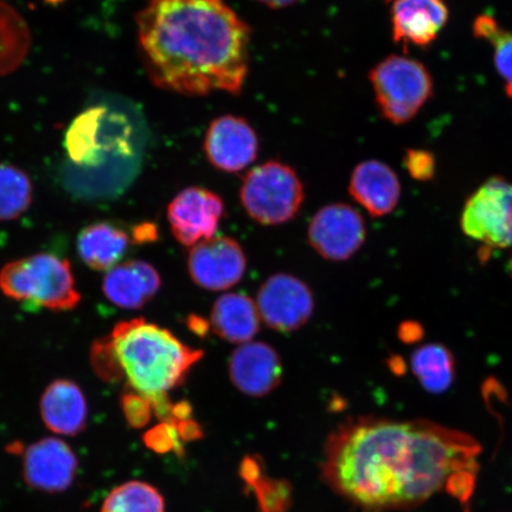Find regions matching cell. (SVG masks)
I'll use <instances>...</instances> for the list:
<instances>
[{"label":"cell","mask_w":512,"mask_h":512,"mask_svg":"<svg viewBox=\"0 0 512 512\" xmlns=\"http://www.w3.org/2000/svg\"><path fill=\"white\" fill-rule=\"evenodd\" d=\"M462 229L485 246H512V184L498 177L485 182L465 204Z\"/></svg>","instance_id":"ba28073f"},{"label":"cell","mask_w":512,"mask_h":512,"mask_svg":"<svg viewBox=\"0 0 512 512\" xmlns=\"http://www.w3.org/2000/svg\"><path fill=\"white\" fill-rule=\"evenodd\" d=\"M204 151L214 168L235 174L247 169L258 157L259 140L247 120L223 115L210 124Z\"/></svg>","instance_id":"5bb4252c"},{"label":"cell","mask_w":512,"mask_h":512,"mask_svg":"<svg viewBox=\"0 0 512 512\" xmlns=\"http://www.w3.org/2000/svg\"><path fill=\"white\" fill-rule=\"evenodd\" d=\"M349 192L373 217L386 216L398 206L401 185L393 169L379 160L358 164L352 172Z\"/></svg>","instance_id":"e0dca14e"},{"label":"cell","mask_w":512,"mask_h":512,"mask_svg":"<svg viewBox=\"0 0 512 512\" xmlns=\"http://www.w3.org/2000/svg\"><path fill=\"white\" fill-rule=\"evenodd\" d=\"M411 366L422 386L435 394L450 388L456 370L451 351L440 344H428L415 350Z\"/></svg>","instance_id":"603a6c76"},{"label":"cell","mask_w":512,"mask_h":512,"mask_svg":"<svg viewBox=\"0 0 512 512\" xmlns=\"http://www.w3.org/2000/svg\"><path fill=\"white\" fill-rule=\"evenodd\" d=\"M120 405L127 424L133 428L145 427L155 412L151 401L131 387L121 395Z\"/></svg>","instance_id":"f1b7e54d"},{"label":"cell","mask_w":512,"mask_h":512,"mask_svg":"<svg viewBox=\"0 0 512 512\" xmlns=\"http://www.w3.org/2000/svg\"><path fill=\"white\" fill-rule=\"evenodd\" d=\"M511 273H512V260H511Z\"/></svg>","instance_id":"8d00e7d4"},{"label":"cell","mask_w":512,"mask_h":512,"mask_svg":"<svg viewBox=\"0 0 512 512\" xmlns=\"http://www.w3.org/2000/svg\"><path fill=\"white\" fill-rule=\"evenodd\" d=\"M189 329L198 337H204L208 334L209 323L201 317L191 315L188 318Z\"/></svg>","instance_id":"e575fe53"},{"label":"cell","mask_w":512,"mask_h":512,"mask_svg":"<svg viewBox=\"0 0 512 512\" xmlns=\"http://www.w3.org/2000/svg\"><path fill=\"white\" fill-rule=\"evenodd\" d=\"M101 512H165V499L155 486L132 480L108 494Z\"/></svg>","instance_id":"cb8c5ba5"},{"label":"cell","mask_w":512,"mask_h":512,"mask_svg":"<svg viewBox=\"0 0 512 512\" xmlns=\"http://www.w3.org/2000/svg\"><path fill=\"white\" fill-rule=\"evenodd\" d=\"M224 213L222 198L215 192L191 187L171 201L168 221L175 239L185 247L214 238Z\"/></svg>","instance_id":"7c38bea8"},{"label":"cell","mask_w":512,"mask_h":512,"mask_svg":"<svg viewBox=\"0 0 512 512\" xmlns=\"http://www.w3.org/2000/svg\"><path fill=\"white\" fill-rule=\"evenodd\" d=\"M79 462L63 440L44 438L31 444L23 457V477L30 488L59 494L74 483Z\"/></svg>","instance_id":"4fadbf2b"},{"label":"cell","mask_w":512,"mask_h":512,"mask_svg":"<svg viewBox=\"0 0 512 512\" xmlns=\"http://www.w3.org/2000/svg\"><path fill=\"white\" fill-rule=\"evenodd\" d=\"M240 197L251 219L264 226H278L298 215L305 191L296 171L271 160L248 172Z\"/></svg>","instance_id":"8992f818"},{"label":"cell","mask_w":512,"mask_h":512,"mask_svg":"<svg viewBox=\"0 0 512 512\" xmlns=\"http://www.w3.org/2000/svg\"><path fill=\"white\" fill-rule=\"evenodd\" d=\"M230 381L251 398H264L283 381V362L272 345L248 342L239 345L229 358Z\"/></svg>","instance_id":"9a60e30c"},{"label":"cell","mask_w":512,"mask_h":512,"mask_svg":"<svg viewBox=\"0 0 512 512\" xmlns=\"http://www.w3.org/2000/svg\"><path fill=\"white\" fill-rule=\"evenodd\" d=\"M137 25L153 85L189 96L241 93L251 29L224 0H149Z\"/></svg>","instance_id":"7a4b0ae2"},{"label":"cell","mask_w":512,"mask_h":512,"mask_svg":"<svg viewBox=\"0 0 512 512\" xmlns=\"http://www.w3.org/2000/svg\"><path fill=\"white\" fill-rule=\"evenodd\" d=\"M261 465L260 459L255 456H246L242 459L239 473L243 482H245L249 488L253 489L254 485L259 483L260 479L264 477Z\"/></svg>","instance_id":"1f68e13d"},{"label":"cell","mask_w":512,"mask_h":512,"mask_svg":"<svg viewBox=\"0 0 512 512\" xmlns=\"http://www.w3.org/2000/svg\"><path fill=\"white\" fill-rule=\"evenodd\" d=\"M260 512H288L292 505V485L285 479L262 477L254 485Z\"/></svg>","instance_id":"4316f807"},{"label":"cell","mask_w":512,"mask_h":512,"mask_svg":"<svg viewBox=\"0 0 512 512\" xmlns=\"http://www.w3.org/2000/svg\"><path fill=\"white\" fill-rule=\"evenodd\" d=\"M406 169L416 181H431L435 175V158L425 150H408L403 159Z\"/></svg>","instance_id":"4dcf8cb0"},{"label":"cell","mask_w":512,"mask_h":512,"mask_svg":"<svg viewBox=\"0 0 512 512\" xmlns=\"http://www.w3.org/2000/svg\"><path fill=\"white\" fill-rule=\"evenodd\" d=\"M130 236L110 222L91 224L78 238L80 258L95 271H110L127 252Z\"/></svg>","instance_id":"44dd1931"},{"label":"cell","mask_w":512,"mask_h":512,"mask_svg":"<svg viewBox=\"0 0 512 512\" xmlns=\"http://www.w3.org/2000/svg\"><path fill=\"white\" fill-rule=\"evenodd\" d=\"M30 48V31L24 18L0 0V76L21 66Z\"/></svg>","instance_id":"7402d4cb"},{"label":"cell","mask_w":512,"mask_h":512,"mask_svg":"<svg viewBox=\"0 0 512 512\" xmlns=\"http://www.w3.org/2000/svg\"><path fill=\"white\" fill-rule=\"evenodd\" d=\"M480 450L471 435L428 420L350 419L326 439L320 475L368 511L411 509L443 491L464 503Z\"/></svg>","instance_id":"6da1fadb"},{"label":"cell","mask_w":512,"mask_h":512,"mask_svg":"<svg viewBox=\"0 0 512 512\" xmlns=\"http://www.w3.org/2000/svg\"><path fill=\"white\" fill-rule=\"evenodd\" d=\"M256 306L267 326L287 334L309 322L315 311V299L303 280L280 273L272 275L261 285Z\"/></svg>","instance_id":"9c48e42d"},{"label":"cell","mask_w":512,"mask_h":512,"mask_svg":"<svg viewBox=\"0 0 512 512\" xmlns=\"http://www.w3.org/2000/svg\"><path fill=\"white\" fill-rule=\"evenodd\" d=\"M260 323L258 306L246 294H223L211 310V328L229 343L241 345L252 342L260 330Z\"/></svg>","instance_id":"ffe728a7"},{"label":"cell","mask_w":512,"mask_h":512,"mask_svg":"<svg viewBox=\"0 0 512 512\" xmlns=\"http://www.w3.org/2000/svg\"><path fill=\"white\" fill-rule=\"evenodd\" d=\"M92 364L95 373L106 382H118L124 379L110 336L93 344Z\"/></svg>","instance_id":"83f0119b"},{"label":"cell","mask_w":512,"mask_h":512,"mask_svg":"<svg viewBox=\"0 0 512 512\" xmlns=\"http://www.w3.org/2000/svg\"><path fill=\"white\" fill-rule=\"evenodd\" d=\"M179 440L195 441L203 437L202 428L196 421L187 419L174 422Z\"/></svg>","instance_id":"d6a6232c"},{"label":"cell","mask_w":512,"mask_h":512,"mask_svg":"<svg viewBox=\"0 0 512 512\" xmlns=\"http://www.w3.org/2000/svg\"><path fill=\"white\" fill-rule=\"evenodd\" d=\"M370 81L383 117L395 125L411 121L433 94L431 74L408 57H387L371 69Z\"/></svg>","instance_id":"52a82bcc"},{"label":"cell","mask_w":512,"mask_h":512,"mask_svg":"<svg viewBox=\"0 0 512 512\" xmlns=\"http://www.w3.org/2000/svg\"><path fill=\"white\" fill-rule=\"evenodd\" d=\"M393 38L401 46L427 48L437 40L448 19L445 0H386Z\"/></svg>","instance_id":"2e32d148"},{"label":"cell","mask_w":512,"mask_h":512,"mask_svg":"<svg viewBox=\"0 0 512 512\" xmlns=\"http://www.w3.org/2000/svg\"><path fill=\"white\" fill-rule=\"evenodd\" d=\"M32 201L30 178L14 165L0 164V220H15Z\"/></svg>","instance_id":"d4e9b609"},{"label":"cell","mask_w":512,"mask_h":512,"mask_svg":"<svg viewBox=\"0 0 512 512\" xmlns=\"http://www.w3.org/2000/svg\"><path fill=\"white\" fill-rule=\"evenodd\" d=\"M366 235V223L361 214L344 203L319 209L307 230L311 247L330 261L350 259L360 251Z\"/></svg>","instance_id":"30bf717a"},{"label":"cell","mask_w":512,"mask_h":512,"mask_svg":"<svg viewBox=\"0 0 512 512\" xmlns=\"http://www.w3.org/2000/svg\"><path fill=\"white\" fill-rule=\"evenodd\" d=\"M147 131L142 114L124 102L93 105L66 134L63 182L87 200L117 197L142 168Z\"/></svg>","instance_id":"3957f363"},{"label":"cell","mask_w":512,"mask_h":512,"mask_svg":"<svg viewBox=\"0 0 512 512\" xmlns=\"http://www.w3.org/2000/svg\"><path fill=\"white\" fill-rule=\"evenodd\" d=\"M179 438L176 427L172 422L163 421L151 428L144 435L146 447L158 454H165L179 447Z\"/></svg>","instance_id":"f546056e"},{"label":"cell","mask_w":512,"mask_h":512,"mask_svg":"<svg viewBox=\"0 0 512 512\" xmlns=\"http://www.w3.org/2000/svg\"><path fill=\"white\" fill-rule=\"evenodd\" d=\"M0 290L16 302L51 311L73 310L81 300L70 262L49 253L27 256L4 266Z\"/></svg>","instance_id":"5b68a950"},{"label":"cell","mask_w":512,"mask_h":512,"mask_svg":"<svg viewBox=\"0 0 512 512\" xmlns=\"http://www.w3.org/2000/svg\"><path fill=\"white\" fill-rule=\"evenodd\" d=\"M473 32L495 49L496 69L504 81L505 92L512 98V31L505 30L490 16H479Z\"/></svg>","instance_id":"484cf974"},{"label":"cell","mask_w":512,"mask_h":512,"mask_svg":"<svg viewBox=\"0 0 512 512\" xmlns=\"http://www.w3.org/2000/svg\"><path fill=\"white\" fill-rule=\"evenodd\" d=\"M115 357L128 386L149 399L153 411L171 421L170 390L181 386L203 351L192 349L169 330L134 318L121 322L110 335Z\"/></svg>","instance_id":"277c9868"},{"label":"cell","mask_w":512,"mask_h":512,"mask_svg":"<svg viewBox=\"0 0 512 512\" xmlns=\"http://www.w3.org/2000/svg\"><path fill=\"white\" fill-rule=\"evenodd\" d=\"M258 2L271 9H284L300 2V0H258Z\"/></svg>","instance_id":"d590c367"},{"label":"cell","mask_w":512,"mask_h":512,"mask_svg":"<svg viewBox=\"0 0 512 512\" xmlns=\"http://www.w3.org/2000/svg\"><path fill=\"white\" fill-rule=\"evenodd\" d=\"M158 239V229L153 223H142L133 229V241L136 243H150Z\"/></svg>","instance_id":"836d02e7"},{"label":"cell","mask_w":512,"mask_h":512,"mask_svg":"<svg viewBox=\"0 0 512 512\" xmlns=\"http://www.w3.org/2000/svg\"><path fill=\"white\" fill-rule=\"evenodd\" d=\"M162 279L156 268L142 260H131L108 271L102 284L105 296L123 309H142L160 290Z\"/></svg>","instance_id":"ac0fdd59"},{"label":"cell","mask_w":512,"mask_h":512,"mask_svg":"<svg viewBox=\"0 0 512 512\" xmlns=\"http://www.w3.org/2000/svg\"><path fill=\"white\" fill-rule=\"evenodd\" d=\"M190 278L208 291H224L240 283L247 270L245 252L229 236H214L191 247L188 258Z\"/></svg>","instance_id":"8fae6325"},{"label":"cell","mask_w":512,"mask_h":512,"mask_svg":"<svg viewBox=\"0 0 512 512\" xmlns=\"http://www.w3.org/2000/svg\"><path fill=\"white\" fill-rule=\"evenodd\" d=\"M41 415L51 432L75 437L85 430L88 407L85 394L73 381L50 383L41 399Z\"/></svg>","instance_id":"d6986e66"}]
</instances>
